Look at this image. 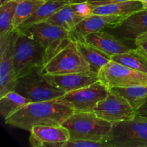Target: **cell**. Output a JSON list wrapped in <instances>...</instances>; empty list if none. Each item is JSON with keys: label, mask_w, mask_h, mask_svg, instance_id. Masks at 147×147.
Returning a JSON list of instances; mask_svg holds the SVG:
<instances>
[{"label": "cell", "mask_w": 147, "mask_h": 147, "mask_svg": "<svg viewBox=\"0 0 147 147\" xmlns=\"http://www.w3.org/2000/svg\"><path fill=\"white\" fill-rule=\"evenodd\" d=\"M109 90L125 98L136 111L147 100V85L112 88Z\"/></svg>", "instance_id": "7402d4cb"}, {"label": "cell", "mask_w": 147, "mask_h": 147, "mask_svg": "<svg viewBox=\"0 0 147 147\" xmlns=\"http://www.w3.org/2000/svg\"><path fill=\"white\" fill-rule=\"evenodd\" d=\"M30 132V144L32 146L63 147L70 139L68 130L63 126H35Z\"/></svg>", "instance_id": "4fadbf2b"}, {"label": "cell", "mask_w": 147, "mask_h": 147, "mask_svg": "<svg viewBox=\"0 0 147 147\" xmlns=\"http://www.w3.org/2000/svg\"><path fill=\"white\" fill-rule=\"evenodd\" d=\"M18 0H10L0 4V36L14 31V20Z\"/></svg>", "instance_id": "d4e9b609"}, {"label": "cell", "mask_w": 147, "mask_h": 147, "mask_svg": "<svg viewBox=\"0 0 147 147\" xmlns=\"http://www.w3.org/2000/svg\"><path fill=\"white\" fill-rule=\"evenodd\" d=\"M92 8V4L88 1L70 4L60 9L46 21L63 27L70 32L78 23L91 15Z\"/></svg>", "instance_id": "5bb4252c"}, {"label": "cell", "mask_w": 147, "mask_h": 147, "mask_svg": "<svg viewBox=\"0 0 147 147\" xmlns=\"http://www.w3.org/2000/svg\"><path fill=\"white\" fill-rule=\"evenodd\" d=\"M74 112L70 104L59 98L30 102L5 119V123L30 131L35 126H61Z\"/></svg>", "instance_id": "6da1fadb"}, {"label": "cell", "mask_w": 147, "mask_h": 147, "mask_svg": "<svg viewBox=\"0 0 147 147\" xmlns=\"http://www.w3.org/2000/svg\"><path fill=\"white\" fill-rule=\"evenodd\" d=\"M126 17V16L91 14L78 23L70 31V37L72 40L81 41L84 40L86 36L90 33L103 30L104 29H115Z\"/></svg>", "instance_id": "7c38bea8"}, {"label": "cell", "mask_w": 147, "mask_h": 147, "mask_svg": "<svg viewBox=\"0 0 147 147\" xmlns=\"http://www.w3.org/2000/svg\"><path fill=\"white\" fill-rule=\"evenodd\" d=\"M131 1V0H88V2L90 3V4L96 5V4H106V3L117 2V1Z\"/></svg>", "instance_id": "83f0119b"}, {"label": "cell", "mask_w": 147, "mask_h": 147, "mask_svg": "<svg viewBox=\"0 0 147 147\" xmlns=\"http://www.w3.org/2000/svg\"><path fill=\"white\" fill-rule=\"evenodd\" d=\"M116 36L123 41H135L147 32V9L144 8L126 16L121 24L113 29Z\"/></svg>", "instance_id": "9a60e30c"}, {"label": "cell", "mask_w": 147, "mask_h": 147, "mask_svg": "<svg viewBox=\"0 0 147 147\" xmlns=\"http://www.w3.org/2000/svg\"><path fill=\"white\" fill-rule=\"evenodd\" d=\"M47 0H18L13 25L17 30L24 21L30 18Z\"/></svg>", "instance_id": "cb8c5ba5"}, {"label": "cell", "mask_w": 147, "mask_h": 147, "mask_svg": "<svg viewBox=\"0 0 147 147\" xmlns=\"http://www.w3.org/2000/svg\"><path fill=\"white\" fill-rule=\"evenodd\" d=\"M45 64L44 47L34 39L17 30L14 53V71L17 79L36 69L42 71Z\"/></svg>", "instance_id": "3957f363"}, {"label": "cell", "mask_w": 147, "mask_h": 147, "mask_svg": "<svg viewBox=\"0 0 147 147\" xmlns=\"http://www.w3.org/2000/svg\"><path fill=\"white\" fill-rule=\"evenodd\" d=\"M47 81L54 87L65 93L90 86L98 80L96 73L44 74Z\"/></svg>", "instance_id": "2e32d148"}, {"label": "cell", "mask_w": 147, "mask_h": 147, "mask_svg": "<svg viewBox=\"0 0 147 147\" xmlns=\"http://www.w3.org/2000/svg\"><path fill=\"white\" fill-rule=\"evenodd\" d=\"M92 14L99 15L127 16L144 8L140 0L117 1L96 5L92 4Z\"/></svg>", "instance_id": "ac0fdd59"}, {"label": "cell", "mask_w": 147, "mask_h": 147, "mask_svg": "<svg viewBox=\"0 0 147 147\" xmlns=\"http://www.w3.org/2000/svg\"><path fill=\"white\" fill-rule=\"evenodd\" d=\"M113 124L111 122L98 116L93 112L75 111L62 126L68 130L70 139L107 144Z\"/></svg>", "instance_id": "7a4b0ae2"}, {"label": "cell", "mask_w": 147, "mask_h": 147, "mask_svg": "<svg viewBox=\"0 0 147 147\" xmlns=\"http://www.w3.org/2000/svg\"><path fill=\"white\" fill-rule=\"evenodd\" d=\"M140 1H142V4H143L144 7L147 9V0H140Z\"/></svg>", "instance_id": "4dcf8cb0"}, {"label": "cell", "mask_w": 147, "mask_h": 147, "mask_svg": "<svg viewBox=\"0 0 147 147\" xmlns=\"http://www.w3.org/2000/svg\"><path fill=\"white\" fill-rule=\"evenodd\" d=\"M98 77L99 81L109 89L147 85V73L134 70L112 60L102 67Z\"/></svg>", "instance_id": "ba28073f"}, {"label": "cell", "mask_w": 147, "mask_h": 147, "mask_svg": "<svg viewBox=\"0 0 147 147\" xmlns=\"http://www.w3.org/2000/svg\"><path fill=\"white\" fill-rule=\"evenodd\" d=\"M14 90L31 102L55 100L66 93L50 84L40 69L32 70L20 78Z\"/></svg>", "instance_id": "8992f818"}, {"label": "cell", "mask_w": 147, "mask_h": 147, "mask_svg": "<svg viewBox=\"0 0 147 147\" xmlns=\"http://www.w3.org/2000/svg\"><path fill=\"white\" fill-rule=\"evenodd\" d=\"M136 113H137V115H139V116L147 117V100L138 109Z\"/></svg>", "instance_id": "f1b7e54d"}, {"label": "cell", "mask_w": 147, "mask_h": 147, "mask_svg": "<svg viewBox=\"0 0 147 147\" xmlns=\"http://www.w3.org/2000/svg\"><path fill=\"white\" fill-rule=\"evenodd\" d=\"M71 4L67 0H47L31 17L24 21L17 30H23L36 23L45 22L55 14L57 11Z\"/></svg>", "instance_id": "d6986e66"}, {"label": "cell", "mask_w": 147, "mask_h": 147, "mask_svg": "<svg viewBox=\"0 0 147 147\" xmlns=\"http://www.w3.org/2000/svg\"><path fill=\"white\" fill-rule=\"evenodd\" d=\"M111 60L125 66L147 73V57L136 47L123 54L111 56Z\"/></svg>", "instance_id": "44dd1931"}, {"label": "cell", "mask_w": 147, "mask_h": 147, "mask_svg": "<svg viewBox=\"0 0 147 147\" xmlns=\"http://www.w3.org/2000/svg\"><path fill=\"white\" fill-rule=\"evenodd\" d=\"M109 93V88L98 80L90 86L67 92L59 99L70 104L75 111L93 112L96 105Z\"/></svg>", "instance_id": "30bf717a"}, {"label": "cell", "mask_w": 147, "mask_h": 147, "mask_svg": "<svg viewBox=\"0 0 147 147\" xmlns=\"http://www.w3.org/2000/svg\"><path fill=\"white\" fill-rule=\"evenodd\" d=\"M92 73L90 65L78 50L77 43L74 40H70L57 52L42 69L43 74Z\"/></svg>", "instance_id": "52a82bcc"}, {"label": "cell", "mask_w": 147, "mask_h": 147, "mask_svg": "<svg viewBox=\"0 0 147 147\" xmlns=\"http://www.w3.org/2000/svg\"><path fill=\"white\" fill-rule=\"evenodd\" d=\"M30 102L15 90H11L0 97V113L5 120Z\"/></svg>", "instance_id": "603a6c76"}, {"label": "cell", "mask_w": 147, "mask_h": 147, "mask_svg": "<svg viewBox=\"0 0 147 147\" xmlns=\"http://www.w3.org/2000/svg\"><path fill=\"white\" fill-rule=\"evenodd\" d=\"M81 41H85L111 57L123 54L131 49L121 39L104 30L90 33Z\"/></svg>", "instance_id": "e0dca14e"}, {"label": "cell", "mask_w": 147, "mask_h": 147, "mask_svg": "<svg viewBox=\"0 0 147 147\" xmlns=\"http://www.w3.org/2000/svg\"><path fill=\"white\" fill-rule=\"evenodd\" d=\"M18 31L34 39L44 47L46 63L72 40L70 32L47 21L36 23L27 29Z\"/></svg>", "instance_id": "5b68a950"}, {"label": "cell", "mask_w": 147, "mask_h": 147, "mask_svg": "<svg viewBox=\"0 0 147 147\" xmlns=\"http://www.w3.org/2000/svg\"><path fill=\"white\" fill-rule=\"evenodd\" d=\"M107 144L109 147H147V117L136 115L114 123Z\"/></svg>", "instance_id": "277c9868"}, {"label": "cell", "mask_w": 147, "mask_h": 147, "mask_svg": "<svg viewBox=\"0 0 147 147\" xmlns=\"http://www.w3.org/2000/svg\"><path fill=\"white\" fill-rule=\"evenodd\" d=\"M76 43L78 50L90 65L92 72L96 74H98L102 67L111 60L110 55L88 44L85 41H76Z\"/></svg>", "instance_id": "ffe728a7"}, {"label": "cell", "mask_w": 147, "mask_h": 147, "mask_svg": "<svg viewBox=\"0 0 147 147\" xmlns=\"http://www.w3.org/2000/svg\"><path fill=\"white\" fill-rule=\"evenodd\" d=\"M70 1L71 4H76V3H82V2H86L88 0H67Z\"/></svg>", "instance_id": "f546056e"}, {"label": "cell", "mask_w": 147, "mask_h": 147, "mask_svg": "<svg viewBox=\"0 0 147 147\" xmlns=\"http://www.w3.org/2000/svg\"><path fill=\"white\" fill-rule=\"evenodd\" d=\"M10 1V0H0V4H4V3L7 2V1Z\"/></svg>", "instance_id": "1f68e13d"}, {"label": "cell", "mask_w": 147, "mask_h": 147, "mask_svg": "<svg viewBox=\"0 0 147 147\" xmlns=\"http://www.w3.org/2000/svg\"><path fill=\"white\" fill-rule=\"evenodd\" d=\"M93 112L113 123L129 120L137 115L136 111L125 98L110 90L107 97L96 105Z\"/></svg>", "instance_id": "8fae6325"}, {"label": "cell", "mask_w": 147, "mask_h": 147, "mask_svg": "<svg viewBox=\"0 0 147 147\" xmlns=\"http://www.w3.org/2000/svg\"><path fill=\"white\" fill-rule=\"evenodd\" d=\"M63 147H109L106 143L84 139H70L65 142Z\"/></svg>", "instance_id": "484cf974"}, {"label": "cell", "mask_w": 147, "mask_h": 147, "mask_svg": "<svg viewBox=\"0 0 147 147\" xmlns=\"http://www.w3.org/2000/svg\"><path fill=\"white\" fill-rule=\"evenodd\" d=\"M136 47L139 48L147 57V32L142 34L135 40Z\"/></svg>", "instance_id": "4316f807"}, {"label": "cell", "mask_w": 147, "mask_h": 147, "mask_svg": "<svg viewBox=\"0 0 147 147\" xmlns=\"http://www.w3.org/2000/svg\"><path fill=\"white\" fill-rule=\"evenodd\" d=\"M17 30L0 36V97L14 90L17 83L14 71V44Z\"/></svg>", "instance_id": "9c48e42d"}]
</instances>
